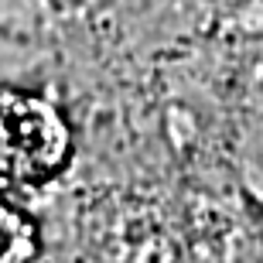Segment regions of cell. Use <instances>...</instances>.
I'll list each match as a JSON object with an SVG mask.
<instances>
[{
  "label": "cell",
  "instance_id": "cell-1",
  "mask_svg": "<svg viewBox=\"0 0 263 263\" xmlns=\"http://www.w3.org/2000/svg\"><path fill=\"white\" fill-rule=\"evenodd\" d=\"M68 127L45 99L0 92V175L21 185H41L68 161Z\"/></svg>",
  "mask_w": 263,
  "mask_h": 263
},
{
  "label": "cell",
  "instance_id": "cell-2",
  "mask_svg": "<svg viewBox=\"0 0 263 263\" xmlns=\"http://www.w3.org/2000/svg\"><path fill=\"white\" fill-rule=\"evenodd\" d=\"M38 253V233L24 212L0 202V260H28Z\"/></svg>",
  "mask_w": 263,
  "mask_h": 263
}]
</instances>
